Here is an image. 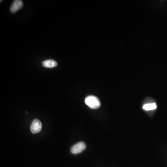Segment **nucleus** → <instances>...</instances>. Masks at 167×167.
Masks as SVG:
<instances>
[{"label":"nucleus","instance_id":"2","mask_svg":"<svg viewBox=\"0 0 167 167\" xmlns=\"http://www.w3.org/2000/svg\"><path fill=\"white\" fill-rule=\"evenodd\" d=\"M86 145L84 142H79L74 145L71 148V151L72 154L77 155L84 151L86 149Z\"/></svg>","mask_w":167,"mask_h":167},{"label":"nucleus","instance_id":"1","mask_svg":"<svg viewBox=\"0 0 167 167\" xmlns=\"http://www.w3.org/2000/svg\"><path fill=\"white\" fill-rule=\"evenodd\" d=\"M86 105L93 109L98 108L100 106V101L99 99L94 96H89L85 99Z\"/></svg>","mask_w":167,"mask_h":167},{"label":"nucleus","instance_id":"6","mask_svg":"<svg viewBox=\"0 0 167 167\" xmlns=\"http://www.w3.org/2000/svg\"><path fill=\"white\" fill-rule=\"evenodd\" d=\"M157 106L156 103H149L146 104L143 106V108L145 110L147 111L154 110L157 108Z\"/></svg>","mask_w":167,"mask_h":167},{"label":"nucleus","instance_id":"5","mask_svg":"<svg viewBox=\"0 0 167 167\" xmlns=\"http://www.w3.org/2000/svg\"><path fill=\"white\" fill-rule=\"evenodd\" d=\"M57 63L53 60H48L42 62V65L45 68H53L57 66Z\"/></svg>","mask_w":167,"mask_h":167},{"label":"nucleus","instance_id":"3","mask_svg":"<svg viewBox=\"0 0 167 167\" xmlns=\"http://www.w3.org/2000/svg\"><path fill=\"white\" fill-rule=\"evenodd\" d=\"M42 128V124L38 119H34L30 127L31 132L33 134H36L40 132Z\"/></svg>","mask_w":167,"mask_h":167},{"label":"nucleus","instance_id":"4","mask_svg":"<svg viewBox=\"0 0 167 167\" xmlns=\"http://www.w3.org/2000/svg\"><path fill=\"white\" fill-rule=\"evenodd\" d=\"M23 5V2L22 1L15 0L13 2L11 6L10 9V11L12 13H14L21 9Z\"/></svg>","mask_w":167,"mask_h":167}]
</instances>
